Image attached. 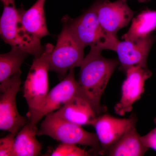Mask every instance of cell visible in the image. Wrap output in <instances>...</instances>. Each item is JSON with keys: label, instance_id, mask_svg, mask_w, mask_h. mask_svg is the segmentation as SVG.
Segmentation results:
<instances>
[{"label": "cell", "instance_id": "obj_19", "mask_svg": "<svg viewBox=\"0 0 156 156\" xmlns=\"http://www.w3.org/2000/svg\"><path fill=\"white\" fill-rule=\"evenodd\" d=\"M50 155L52 156H88L89 154L74 144L62 143L53 150Z\"/></svg>", "mask_w": 156, "mask_h": 156}, {"label": "cell", "instance_id": "obj_2", "mask_svg": "<svg viewBox=\"0 0 156 156\" xmlns=\"http://www.w3.org/2000/svg\"><path fill=\"white\" fill-rule=\"evenodd\" d=\"M70 27L78 41L84 48L115 51L119 40L117 37L108 33L101 25L94 3L89 9L75 19L68 15L63 17Z\"/></svg>", "mask_w": 156, "mask_h": 156}, {"label": "cell", "instance_id": "obj_13", "mask_svg": "<svg viewBox=\"0 0 156 156\" xmlns=\"http://www.w3.org/2000/svg\"><path fill=\"white\" fill-rule=\"evenodd\" d=\"M53 114L58 118L82 126H93L98 116L90 104L83 98L77 95Z\"/></svg>", "mask_w": 156, "mask_h": 156}, {"label": "cell", "instance_id": "obj_16", "mask_svg": "<svg viewBox=\"0 0 156 156\" xmlns=\"http://www.w3.org/2000/svg\"><path fill=\"white\" fill-rule=\"evenodd\" d=\"M38 131L37 126L31 125L29 121L15 136L12 156L39 155L42 147L36 137Z\"/></svg>", "mask_w": 156, "mask_h": 156}, {"label": "cell", "instance_id": "obj_14", "mask_svg": "<svg viewBox=\"0 0 156 156\" xmlns=\"http://www.w3.org/2000/svg\"><path fill=\"white\" fill-rule=\"evenodd\" d=\"M45 2L46 0H37L27 11L19 9L21 22L25 30L40 40L50 35L45 19Z\"/></svg>", "mask_w": 156, "mask_h": 156}, {"label": "cell", "instance_id": "obj_15", "mask_svg": "<svg viewBox=\"0 0 156 156\" xmlns=\"http://www.w3.org/2000/svg\"><path fill=\"white\" fill-rule=\"evenodd\" d=\"M136 122L133 123L122 137L107 152L110 156H142L149 148L145 146L136 131Z\"/></svg>", "mask_w": 156, "mask_h": 156}, {"label": "cell", "instance_id": "obj_3", "mask_svg": "<svg viewBox=\"0 0 156 156\" xmlns=\"http://www.w3.org/2000/svg\"><path fill=\"white\" fill-rule=\"evenodd\" d=\"M0 20L1 37L6 44L25 51L34 57L40 56L44 49L41 44V40L29 34L23 27L19 9L15 3L4 5Z\"/></svg>", "mask_w": 156, "mask_h": 156}, {"label": "cell", "instance_id": "obj_1", "mask_svg": "<svg viewBox=\"0 0 156 156\" xmlns=\"http://www.w3.org/2000/svg\"><path fill=\"white\" fill-rule=\"evenodd\" d=\"M100 50L90 49L80 66L78 83L81 96L98 116L102 108L100 100L111 77L119 64L116 58H106Z\"/></svg>", "mask_w": 156, "mask_h": 156}, {"label": "cell", "instance_id": "obj_10", "mask_svg": "<svg viewBox=\"0 0 156 156\" xmlns=\"http://www.w3.org/2000/svg\"><path fill=\"white\" fill-rule=\"evenodd\" d=\"M96 11L101 25L108 33L117 37L120 30L129 24L135 12L124 0L111 2L96 0Z\"/></svg>", "mask_w": 156, "mask_h": 156}, {"label": "cell", "instance_id": "obj_7", "mask_svg": "<svg viewBox=\"0 0 156 156\" xmlns=\"http://www.w3.org/2000/svg\"><path fill=\"white\" fill-rule=\"evenodd\" d=\"M74 69H70L64 79L48 92L40 108L29 119L31 125L37 126L43 117L59 109L74 96H81Z\"/></svg>", "mask_w": 156, "mask_h": 156}, {"label": "cell", "instance_id": "obj_12", "mask_svg": "<svg viewBox=\"0 0 156 156\" xmlns=\"http://www.w3.org/2000/svg\"><path fill=\"white\" fill-rule=\"evenodd\" d=\"M156 40V37L151 35L136 41H119L115 51L119 57L120 69L126 72L133 66L147 67L149 53Z\"/></svg>", "mask_w": 156, "mask_h": 156}, {"label": "cell", "instance_id": "obj_8", "mask_svg": "<svg viewBox=\"0 0 156 156\" xmlns=\"http://www.w3.org/2000/svg\"><path fill=\"white\" fill-rule=\"evenodd\" d=\"M20 71L11 78L0 96V129L9 132L18 133L29 122L20 114L16 105V95L21 80Z\"/></svg>", "mask_w": 156, "mask_h": 156}, {"label": "cell", "instance_id": "obj_6", "mask_svg": "<svg viewBox=\"0 0 156 156\" xmlns=\"http://www.w3.org/2000/svg\"><path fill=\"white\" fill-rule=\"evenodd\" d=\"M45 135L62 143L90 147L98 154L101 150L96 134L88 132L81 126L58 118L53 112L46 115L37 133V136Z\"/></svg>", "mask_w": 156, "mask_h": 156}, {"label": "cell", "instance_id": "obj_22", "mask_svg": "<svg viewBox=\"0 0 156 156\" xmlns=\"http://www.w3.org/2000/svg\"><path fill=\"white\" fill-rule=\"evenodd\" d=\"M124 1H127V2L128 0H124ZM150 1L151 0H138V2L141 3H147L150 2Z\"/></svg>", "mask_w": 156, "mask_h": 156}, {"label": "cell", "instance_id": "obj_4", "mask_svg": "<svg viewBox=\"0 0 156 156\" xmlns=\"http://www.w3.org/2000/svg\"><path fill=\"white\" fill-rule=\"evenodd\" d=\"M62 22V29L50 53L49 70L58 73L62 80L70 69L80 67L84 60L85 48L78 41L67 22L63 18Z\"/></svg>", "mask_w": 156, "mask_h": 156}, {"label": "cell", "instance_id": "obj_18", "mask_svg": "<svg viewBox=\"0 0 156 156\" xmlns=\"http://www.w3.org/2000/svg\"><path fill=\"white\" fill-rule=\"evenodd\" d=\"M28 53L16 48L0 55V91L2 92L9 80L20 71V67L27 56Z\"/></svg>", "mask_w": 156, "mask_h": 156}, {"label": "cell", "instance_id": "obj_11", "mask_svg": "<svg viewBox=\"0 0 156 156\" xmlns=\"http://www.w3.org/2000/svg\"><path fill=\"white\" fill-rule=\"evenodd\" d=\"M136 122L137 119L134 114L128 119H118L108 114L98 117L93 126L95 128L101 147L98 154L105 155L109 149Z\"/></svg>", "mask_w": 156, "mask_h": 156}, {"label": "cell", "instance_id": "obj_5", "mask_svg": "<svg viewBox=\"0 0 156 156\" xmlns=\"http://www.w3.org/2000/svg\"><path fill=\"white\" fill-rule=\"evenodd\" d=\"M54 46H44L40 56L34 57L23 86V97L29 108V119L39 109L48 93L49 58Z\"/></svg>", "mask_w": 156, "mask_h": 156}, {"label": "cell", "instance_id": "obj_9", "mask_svg": "<svg viewBox=\"0 0 156 156\" xmlns=\"http://www.w3.org/2000/svg\"><path fill=\"white\" fill-rule=\"evenodd\" d=\"M126 73L121 99L114 107L115 113L121 116L131 111L133 105L140 99L144 92L145 81L152 76V72L147 67L139 66L129 68Z\"/></svg>", "mask_w": 156, "mask_h": 156}, {"label": "cell", "instance_id": "obj_20", "mask_svg": "<svg viewBox=\"0 0 156 156\" xmlns=\"http://www.w3.org/2000/svg\"><path fill=\"white\" fill-rule=\"evenodd\" d=\"M17 133L9 132L0 139V156H12L14 139Z\"/></svg>", "mask_w": 156, "mask_h": 156}, {"label": "cell", "instance_id": "obj_21", "mask_svg": "<svg viewBox=\"0 0 156 156\" xmlns=\"http://www.w3.org/2000/svg\"><path fill=\"white\" fill-rule=\"evenodd\" d=\"M154 122L156 124V118ZM140 139L143 144L145 146L156 151V126L146 135L140 136Z\"/></svg>", "mask_w": 156, "mask_h": 156}, {"label": "cell", "instance_id": "obj_17", "mask_svg": "<svg viewBox=\"0 0 156 156\" xmlns=\"http://www.w3.org/2000/svg\"><path fill=\"white\" fill-rule=\"evenodd\" d=\"M156 30V10L147 9L133 18L128 31L122 37L126 41H136L151 35Z\"/></svg>", "mask_w": 156, "mask_h": 156}]
</instances>
